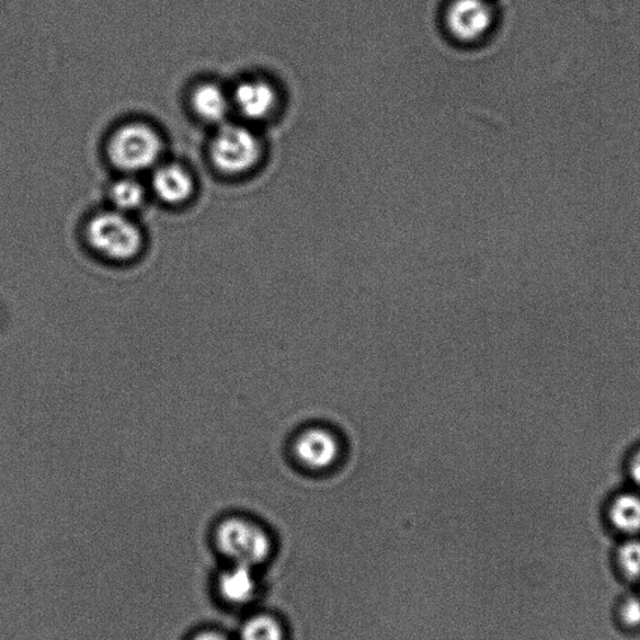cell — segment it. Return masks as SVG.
<instances>
[{
	"label": "cell",
	"mask_w": 640,
	"mask_h": 640,
	"mask_svg": "<svg viewBox=\"0 0 640 640\" xmlns=\"http://www.w3.org/2000/svg\"><path fill=\"white\" fill-rule=\"evenodd\" d=\"M89 251L113 265H129L146 248L144 230L126 213L115 209L96 213L84 229Z\"/></svg>",
	"instance_id": "obj_1"
},
{
	"label": "cell",
	"mask_w": 640,
	"mask_h": 640,
	"mask_svg": "<svg viewBox=\"0 0 640 640\" xmlns=\"http://www.w3.org/2000/svg\"><path fill=\"white\" fill-rule=\"evenodd\" d=\"M163 139L157 129L145 122H129L113 132L106 155L118 171L136 175L159 164Z\"/></svg>",
	"instance_id": "obj_2"
},
{
	"label": "cell",
	"mask_w": 640,
	"mask_h": 640,
	"mask_svg": "<svg viewBox=\"0 0 640 640\" xmlns=\"http://www.w3.org/2000/svg\"><path fill=\"white\" fill-rule=\"evenodd\" d=\"M262 153L261 139L242 124H221L209 146L213 165L230 176L251 172L260 163Z\"/></svg>",
	"instance_id": "obj_3"
},
{
	"label": "cell",
	"mask_w": 640,
	"mask_h": 640,
	"mask_svg": "<svg viewBox=\"0 0 640 640\" xmlns=\"http://www.w3.org/2000/svg\"><path fill=\"white\" fill-rule=\"evenodd\" d=\"M216 544L236 564L249 568L263 563L271 553L266 533L255 523L240 517H230L219 524Z\"/></svg>",
	"instance_id": "obj_4"
},
{
	"label": "cell",
	"mask_w": 640,
	"mask_h": 640,
	"mask_svg": "<svg viewBox=\"0 0 640 640\" xmlns=\"http://www.w3.org/2000/svg\"><path fill=\"white\" fill-rule=\"evenodd\" d=\"M290 455L309 473H325L341 464L343 442L332 428L309 425L292 441Z\"/></svg>",
	"instance_id": "obj_5"
},
{
	"label": "cell",
	"mask_w": 640,
	"mask_h": 640,
	"mask_svg": "<svg viewBox=\"0 0 640 640\" xmlns=\"http://www.w3.org/2000/svg\"><path fill=\"white\" fill-rule=\"evenodd\" d=\"M493 20V9L487 0H453L446 12L447 30L461 43L483 38Z\"/></svg>",
	"instance_id": "obj_6"
},
{
	"label": "cell",
	"mask_w": 640,
	"mask_h": 640,
	"mask_svg": "<svg viewBox=\"0 0 640 640\" xmlns=\"http://www.w3.org/2000/svg\"><path fill=\"white\" fill-rule=\"evenodd\" d=\"M278 94L274 87L263 79H249L237 85L232 104L247 121H264L277 108Z\"/></svg>",
	"instance_id": "obj_7"
},
{
	"label": "cell",
	"mask_w": 640,
	"mask_h": 640,
	"mask_svg": "<svg viewBox=\"0 0 640 640\" xmlns=\"http://www.w3.org/2000/svg\"><path fill=\"white\" fill-rule=\"evenodd\" d=\"M152 190L157 197L169 206H181L192 198L195 190L194 178L188 169L181 164L157 165Z\"/></svg>",
	"instance_id": "obj_8"
},
{
	"label": "cell",
	"mask_w": 640,
	"mask_h": 640,
	"mask_svg": "<svg viewBox=\"0 0 640 640\" xmlns=\"http://www.w3.org/2000/svg\"><path fill=\"white\" fill-rule=\"evenodd\" d=\"M191 105L199 119L221 126L226 123L233 104L232 98L227 94L224 88L213 82H206L193 89Z\"/></svg>",
	"instance_id": "obj_9"
},
{
	"label": "cell",
	"mask_w": 640,
	"mask_h": 640,
	"mask_svg": "<svg viewBox=\"0 0 640 640\" xmlns=\"http://www.w3.org/2000/svg\"><path fill=\"white\" fill-rule=\"evenodd\" d=\"M606 518L612 529L627 537L640 536V492L621 491L607 504Z\"/></svg>",
	"instance_id": "obj_10"
},
{
	"label": "cell",
	"mask_w": 640,
	"mask_h": 640,
	"mask_svg": "<svg viewBox=\"0 0 640 640\" xmlns=\"http://www.w3.org/2000/svg\"><path fill=\"white\" fill-rule=\"evenodd\" d=\"M218 585L221 597L232 604L252 601L256 591L252 568L245 565L237 564L232 571L221 574Z\"/></svg>",
	"instance_id": "obj_11"
},
{
	"label": "cell",
	"mask_w": 640,
	"mask_h": 640,
	"mask_svg": "<svg viewBox=\"0 0 640 640\" xmlns=\"http://www.w3.org/2000/svg\"><path fill=\"white\" fill-rule=\"evenodd\" d=\"M110 199L113 209L130 216V213L145 206L147 193L136 175L126 174L111 184Z\"/></svg>",
	"instance_id": "obj_12"
},
{
	"label": "cell",
	"mask_w": 640,
	"mask_h": 640,
	"mask_svg": "<svg viewBox=\"0 0 640 640\" xmlns=\"http://www.w3.org/2000/svg\"><path fill=\"white\" fill-rule=\"evenodd\" d=\"M615 563L621 578L640 583V536L627 537L621 541L616 549Z\"/></svg>",
	"instance_id": "obj_13"
},
{
	"label": "cell",
	"mask_w": 640,
	"mask_h": 640,
	"mask_svg": "<svg viewBox=\"0 0 640 640\" xmlns=\"http://www.w3.org/2000/svg\"><path fill=\"white\" fill-rule=\"evenodd\" d=\"M283 629L277 620L268 616H258L248 620L240 640H283Z\"/></svg>",
	"instance_id": "obj_14"
},
{
	"label": "cell",
	"mask_w": 640,
	"mask_h": 640,
	"mask_svg": "<svg viewBox=\"0 0 640 640\" xmlns=\"http://www.w3.org/2000/svg\"><path fill=\"white\" fill-rule=\"evenodd\" d=\"M616 618L621 628L640 629V594H627L618 601Z\"/></svg>",
	"instance_id": "obj_15"
},
{
	"label": "cell",
	"mask_w": 640,
	"mask_h": 640,
	"mask_svg": "<svg viewBox=\"0 0 640 640\" xmlns=\"http://www.w3.org/2000/svg\"><path fill=\"white\" fill-rule=\"evenodd\" d=\"M627 476L640 492V446L627 458Z\"/></svg>",
	"instance_id": "obj_16"
},
{
	"label": "cell",
	"mask_w": 640,
	"mask_h": 640,
	"mask_svg": "<svg viewBox=\"0 0 640 640\" xmlns=\"http://www.w3.org/2000/svg\"><path fill=\"white\" fill-rule=\"evenodd\" d=\"M193 640H227L224 636L216 632H204L195 637Z\"/></svg>",
	"instance_id": "obj_17"
}]
</instances>
